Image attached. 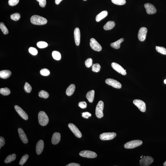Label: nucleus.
Instances as JSON below:
<instances>
[{
	"label": "nucleus",
	"mask_w": 166,
	"mask_h": 166,
	"mask_svg": "<svg viewBox=\"0 0 166 166\" xmlns=\"http://www.w3.org/2000/svg\"><path fill=\"white\" fill-rule=\"evenodd\" d=\"M91 116V114L88 112H83L82 114V117L88 119Z\"/></svg>",
	"instance_id": "obj_44"
},
{
	"label": "nucleus",
	"mask_w": 166,
	"mask_h": 166,
	"mask_svg": "<svg viewBox=\"0 0 166 166\" xmlns=\"http://www.w3.org/2000/svg\"><path fill=\"white\" fill-rule=\"evenodd\" d=\"M80 155L83 157L90 158H95L97 156L95 152L89 150L82 151L80 152Z\"/></svg>",
	"instance_id": "obj_7"
},
{
	"label": "nucleus",
	"mask_w": 166,
	"mask_h": 166,
	"mask_svg": "<svg viewBox=\"0 0 166 166\" xmlns=\"http://www.w3.org/2000/svg\"><path fill=\"white\" fill-rule=\"evenodd\" d=\"M115 25V23L113 21H109L105 24L103 28L105 30L112 29Z\"/></svg>",
	"instance_id": "obj_23"
},
{
	"label": "nucleus",
	"mask_w": 166,
	"mask_h": 166,
	"mask_svg": "<svg viewBox=\"0 0 166 166\" xmlns=\"http://www.w3.org/2000/svg\"><path fill=\"white\" fill-rule=\"evenodd\" d=\"M112 66L113 69L115 70L117 72L121 74L122 75H126V71L123 68L118 64V63L115 62H113L112 64Z\"/></svg>",
	"instance_id": "obj_13"
},
{
	"label": "nucleus",
	"mask_w": 166,
	"mask_h": 166,
	"mask_svg": "<svg viewBox=\"0 0 166 166\" xmlns=\"http://www.w3.org/2000/svg\"><path fill=\"white\" fill-rule=\"evenodd\" d=\"M112 1L114 4L119 5H124L126 3V0H112Z\"/></svg>",
	"instance_id": "obj_34"
},
{
	"label": "nucleus",
	"mask_w": 166,
	"mask_h": 166,
	"mask_svg": "<svg viewBox=\"0 0 166 166\" xmlns=\"http://www.w3.org/2000/svg\"><path fill=\"white\" fill-rule=\"evenodd\" d=\"M142 141L140 140H135L126 143L124 145L125 148L127 149L134 148L141 145Z\"/></svg>",
	"instance_id": "obj_4"
},
{
	"label": "nucleus",
	"mask_w": 166,
	"mask_h": 166,
	"mask_svg": "<svg viewBox=\"0 0 166 166\" xmlns=\"http://www.w3.org/2000/svg\"><path fill=\"white\" fill-rule=\"evenodd\" d=\"M0 93L4 96L8 95L10 93V91L8 88H2L0 89Z\"/></svg>",
	"instance_id": "obj_27"
},
{
	"label": "nucleus",
	"mask_w": 166,
	"mask_h": 166,
	"mask_svg": "<svg viewBox=\"0 0 166 166\" xmlns=\"http://www.w3.org/2000/svg\"><path fill=\"white\" fill-rule=\"evenodd\" d=\"M144 7L148 14H153L156 13V8L152 4L150 3L146 4H144Z\"/></svg>",
	"instance_id": "obj_15"
},
{
	"label": "nucleus",
	"mask_w": 166,
	"mask_h": 166,
	"mask_svg": "<svg viewBox=\"0 0 166 166\" xmlns=\"http://www.w3.org/2000/svg\"><path fill=\"white\" fill-rule=\"evenodd\" d=\"M16 155L15 153L9 155L6 158L5 160H4V162L6 163H8L11 162L12 161H14L16 159Z\"/></svg>",
	"instance_id": "obj_26"
},
{
	"label": "nucleus",
	"mask_w": 166,
	"mask_h": 166,
	"mask_svg": "<svg viewBox=\"0 0 166 166\" xmlns=\"http://www.w3.org/2000/svg\"><path fill=\"white\" fill-rule=\"evenodd\" d=\"M75 89V86L74 84H71L67 89L66 94L68 96H71L73 94Z\"/></svg>",
	"instance_id": "obj_24"
},
{
	"label": "nucleus",
	"mask_w": 166,
	"mask_h": 166,
	"mask_svg": "<svg viewBox=\"0 0 166 166\" xmlns=\"http://www.w3.org/2000/svg\"><path fill=\"white\" fill-rule=\"evenodd\" d=\"M38 118L39 123L41 126H45L48 124L49 120L48 115L45 112L41 111L39 112Z\"/></svg>",
	"instance_id": "obj_2"
},
{
	"label": "nucleus",
	"mask_w": 166,
	"mask_h": 166,
	"mask_svg": "<svg viewBox=\"0 0 166 166\" xmlns=\"http://www.w3.org/2000/svg\"><path fill=\"white\" fill-rule=\"evenodd\" d=\"M15 108L16 112L21 118L25 120L28 119V115L20 107L17 105H16L15 106Z\"/></svg>",
	"instance_id": "obj_14"
},
{
	"label": "nucleus",
	"mask_w": 166,
	"mask_h": 166,
	"mask_svg": "<svg viewBox=\"0 0 166 166\" xmlns=\"http://www.w3.org/2000/svg\"><path fill=\"white\" fill-rule=\"evenodd\" d=\"M95 91L93 90L89 91L87 93L86 97L88 101L90 103H92L93 101L94 97Z\"/></svg>",
	"instance_id": "obj_22"
},
{
	"label": "nucleus",
	"mask_w": 166,
	"mask_h": 166,
	"mask_svg": "<svg viewBox=\"0 0 166 166\" xmlns=\"http://www.w3.org/2000/svg\"><path fill=\"white\" fill-rule=\"evenodd\" d=\"M5 144V139L2 137H0V149Z\"/></svg>",
	"instance_id": "obj_45"
},
{
	"label": "nucleus",
	"mask_w": 166,
	"mask_h": 166,
	"mask_svg": "<svg viewBox=\"0 0 166 166\" xmlns=\"http://www.w3.org/2000/svg\"><path fill=\"white\" fill-rule=\"evenodd\" d=\"M29 52L33 55L36 56L38 53L37 50L36 48L30 47L29 49Z\"/></svg>",
	"instance_id": "obj_40"
},
{
	"label": "nucleus",
	"mask_w": 166,
	"mask_h": 166,
	"mask_svg": "<svg viewBox=\"0 0 166 166\" xmlns=\"http://www.w3.org/2000/svg\"><path fill=\"white\" fill-rule=\"evenodd\" d=\"M163 165L164 166H166V161L164 163Z\"/></svg>",
	"instance_id": "obj_48"
},
{
	"label": "nucleus",
	"mask_w": 166,
	"mask_h": 166,
	"mask_svg": "<svg viewBox=\"0 0 166 166\" xmlns=\"http://www.w3.org/2000/svg\"><path fill=\"white\" fill-rule=\"evenodd\" d=\"M20 18V15L19 13H16L10 16V18L13 20L17 21L19 20Z\"/></svg>",
	"instance_id": "obj_36"
},
{
	"label": "nucleus",
	"mask_w": 166,
	"mask_h": 166,
	"mask_svg": "<svg viewBox=\"0 0 166 166\" xmlns=\"http://www.w3.org/2000/svg\"><path fill=\"white\" fill-rule=\"evenodd\" d=\"M19 0H9V5L12 6H13L17 5L19 3Z\"/></svg>",
	"instance_id": "obj_41"
},
{
	"label": "nucleus",
	"mask_w": 166,
	"mask_h": 166,
	"mask_svg": "<svg viewBox=\"0 0 166 166\" xmlns=\"http://www.w3.org/2000/svg\"><path fill=\"white\" fill-rule=\"evenodd\" d=\"M104 106V103L102 101H100L97 103L95 109V115L97 118H101L103 117V110Z\"/></svg>",
	"instance_id": "obj_3"
},
{
	"label": "nucleus",
	"mask_w": 166,
	"mask_h": 166,
	"mask_svg": "<svg viewBox=\"0 0 166 166\" xmlns=\"http://www.w3.org/2000/svg\"><path fill=\"white\" fill-rule=\"evenodd\" d=\"M61 140V135L59 132H55L53 134L52 138V143L53 145L59 143Z\"/></svg>",
	"instance_id": "obj_19"
},
{
	"label": "nucleus",
	"mask_w": 166,
	"mask_h": 166,
	"mask_svg": "<svg viewBox=\"0 0 166 166\" xmlns=\"http://www.w3.org/2000/svg\"><path fill=\"white\" fill-rule=\"evenodd\" d=\"M83 1H87V0H83Z\"/></svg>",
	"instance_id": "obj_50"
},
{
	"label": "nucleus",
	"mask_w": 166,
	"mask_h": 166,
	"mask_svg": "<svg viewBox=\"0 0 166 166\" xmlns=\"http://www.w3.org/2000/svg\"><path fill=\"white\" fill-rule=\"evenodd\" d=\"M156 49L158 52L166 55V49L164 47L156 46Z\"/></svg>",
	"instance_id": "obj_33"
},
{
	"label": "nucleus",
	"mask_w": 166,
	"mask_h": 166,
	"mask_svg": "<svg viewBox=\"0 0 166 166\" xmlns=\"http://www.w3.org/2000/svg\"><path fill=\"white\" fill-rule=\"evenodd\" d=\"M0 28L3 32L4 34L5 35L8 34L9 32L8 30L7 29L6 27L4 25V23L1 22L0 24Z\"/></svg>",
	"instance_id": "obj_30"
},
{
	"label": "nucleus",
	"mask_w": 166,
	"mask_h": 166,
	"mask_svg": "<svg viewBox=\"0 0 166 166\" xmlns=\"http://www.w3.org/2000/svg\"><path fill=\"white\" fill-rule=\"evenodd\" d=\"M79 106L82 109H85L87 107V104L86 102H81L79 103Z\"/></svg>",
	"instance_id": "obj_43"
},
{
	"label": "nucleus",
	"mask_w": 166,
	"mask_h": 166,
	"mask_svg": "<svg viewBox=\"0 0 166 166\" xmlns=\"http://www.w3.org/2000/svg\"><path fill=\"white\" fill-rule=\"evenodd\" d=\"M29 158V155L28 154H26L24 155L21 158L20 161H19V164L21 165H24V164L26 162L27 160Z\"/></svg>",
	"instance_id": "obj_32"
},
{
	"label": "nucleus",
	"mask_w": 166,
	"mask_h": 166,
	"mask_svg": "<svg viewBox=\"0 0 166 166\" xmlns=\"http://www.w3.org/2000/svg\"><path fill=\"white\" fill-rule=\"evenodd\" d=\"M68 126L70 129L72 131L76 137L79 138L81 137L82 134L81 132L75 125L72 123H70L68 124Z\"/></svg>",
	"instance_id": "obj_12"
},
{
	"label": "nucleus",
	"mask_w": 166,
	"mask_h": 166,
	"mask_svg": "<svg viewBox=\"0 0 166 166\" xmlns=\"http://www.w3.org/2000/svg\"><path fill=\"white\" fill-rule=\"evenodd\" d=\"M39 2V5L41 7H45L46 5V0H36Z\"/></svg>",
	"instance_id": "obj_42"
},
{
	"label": "nucleus",
	"mask_w": 166,
	"mask_h": 166,
	"mask_svg": "<svg viewBox=\"0 0 166 166\" xmlns=\"http://www.w3.org/2000/svg\"><path fill=\"white\" fill-rule=\"evenodd\" d=\"M39 96L40 97L46 99L48 98L49 95L47 91L42 90L39 92Z\"/></svg>",
	"instance_id": "obj_28"
},
{
	"label": "nucleus",
	"mask_w": 166,
	"mask_h": 166,
	"mask_svg": "<svg viewBox=\"0 0 166 166\" xmlns=\"http://www.w3.org/2000/svg\"><path fill=\"white\" fill-rule=\"evenodd\" d=\"M107 84L113 87L120 89L121 87V85L117 81L111 79H106L105 81Z\"/></svg>",
	"instance_id": "obj_11"
},
{
	"label": "nucleus",
	"mask_w": 166,
	"mask_h": 166,
	"mask_svg": "<svg viewBox=\"0 0 166 166\" xmlns=\"http://www.w3.org/2000/svg\"><path fill=\"white\" fill-rule=\"evenodd\" d=\"M153 159L150 156H144L140 160V164L141 166H148L153 162Z\"/></svg>",
	"instance_id": "obj_6"
},
{
	"label": "nucleus",
	"mask_w": 166,
	"mask_h": 166,
	"mask_svg": "<svg viewBox=\"0 0 166 166\" xmlns=\"http://www.w3.org/2000/svg\"><path fill=\"white\" fill-rule=\"evenodd\" d=\"M24 88V90L27 93H30L31 92L32 90L31 86L29 84L27 83V82H26Z\"/></svg>",
	"instance_id": "obj_35"
},
{
	"label": "nucleus",
	"mask_w": 166,
	"mask_h": 166,
	"mask_svg": "<svg viewBox=\"0 0 166 166\" xmlns=\"http://www.w3.org/2000/svg\"><path fill=\"white\" fill-rule=\"evenodd\" d=\"M52 56L53 58L56 60H59L61 59L60 53L58 51H53L52 53Z\"/></svg>",
	"instance_id": "obj_29"
},
{
	"label": "nucleus",
	"mask_w": 166,
	"mask_h": 166,
	"mask_svg": "<svg viewBox=\"0 0 166 166\" xmlns=\"http://www.w3.org/2000/svg\"><path fill=\"white\" fill-rule=\"evenodd\" d=\"M100 68L101 66L99 64H94L92 65V70L94 72H98L100 71Z\"/></svg>",
	"instance_id": "obj_31"
},
{
	"label": "nucleus",
	"mask_w": 166,
	"mask_h": 166,
	"mask_svg": "<svg viewBox=\"0 0 166 166\" xmlns=\"http://www.w3.org/2000/svg\"><path fill=\"white\" fill-rule=\"evenodd\" d=\"M11 74V71L7 70H4L0 71V77L2 79H6L8 78Z\"/></svg>",
	"instance_id": "obj_20"
},
{
	"label": "nucleus",
	"mask_w": 166,
	"mask_h": 166,
	"mask_svg": "<svg viewBox=\"0 0 166 166\" xmlns=\"http://www.w3.org/2000/svg\"><path fill=\"white\" fill-rule=\"evenodd\" d=\"M18 132L20 138L22 142L24 144H27L28 142V140L24 130L21 128H19L18 129Z\"/></svg>",
	"instance_id": "obj_18"
},
{
	"label": "nucleus",
	"mask_w": 166,
	"mask_h": 166,
	"mask_svg": "<svg viewBox=\"0 0 166 166\" xmlns=\"http://www.w3.org/2000/svg\"><path fill=\"white\" fill-rule=\"evenodd\" d=\"M147 30L145 27H141L140 28L138 34V37L139 40L142 42L145 40L147 36Z\"/></svg>",
	"instance_id": "obj_10"
},
{
	"label": "nucleus",
	"mask_w": 166,
	"mask_h": 166,
	"mask_svg": "<svg viewBox=\"0 0 166 166\" xmlns=\"http://www.w3.org/2000/svg\"><path fill=\"white\" fill-rule=\"evenodd\" d=\"M133 103L138 107L141 112H145L146 107L145 103L142 100L139 99H135L134 100Z\"/></svg>",
	"instance_id": "obj_8"
},
{
	"label": "nucleus",
	"mask_w": 166,
	"mask_h": 166,
	"mask_svg": "<svg viewBox=\"0 0 166 166\" xmlns=\"http://www.w3.org/2000/svg\"><path fill=\"white\" fill-rule=\"evenodd\" d=\"M44 147V143L43 140H41L38 141L36 144V150L38 155H40L43 151Z\"/></svg>",
	"instance_id": "obj_17"
},
{
	"label": "nucleus",
	"mask_w": 166,
	"mask_h": 166,
	"mask_svg": "<svg viewBox=\"0 0 166 166\" xmlns=\"http://www.w3.org/2000/svg\"><path fill=\"white\" fill-rule=\"evenodd\" d=\"M74 36L76 45L78 46L80 45V32L79 28L76 27L74 29Z\"/></svg>",
	"instance_id": "obj_16"
},
{
	"label": "nucleus",
	"mask_w": 166,
	"mask_h": 166,
	"mask_svg": "<svg viewBox=\"0 0 166 166\" xmlns=\"http://www.w3.org/2000/svg\"><path fill=\"white\" fill-rule=\"evenodd\" d=\"M40 73L42 75L47 76L49 75L50 72L48 69H46V68H44V69L41 70Z\"/></svg>",
	"instance_id": "obj_38"
},
{
	"label": "nucleus",
	"mask_w": 166,
	"mask_h": 166,
	"mask_svg": "<svg viewBox=\"0 0 166 166\" xmlns=\"http://www.w3.org/2000/svg\"><path fill=\"white\" fill-rule=\"evenodd\" d=\"M116 135L114 132H105L100 135V138L102 140H109L114 139Z\"/></svg>",
	"instance_id": "obj_5"
},
{
	"label": "nucleus",
	"mask_w": 166,
	"mask_h": 166,
	"mask_svg": "<svg viewBox=\"0 0 166 166\" xmlns=\"http://www.w3.org/2000/svg\"><path fill=\"white\" fill-rule=\"evenodd\" d=\"M37 45L39 48H43L48 47V44L45 42L40 41L38 42Z\"/></svg>",
	"instance_id": "obj_37"
},
{
	"label": "nucleus",
	"mask_w": 166,
	"mask_h": 166,
	"mask_svg": "<svg viewBox=\"0 0 166 166\" xmlns=\"http://www.w3.org/2000/svg\"><path fill=\"white\" fill-rule=\"evenodd\" d=\"M85 64L87 68H89L92 66L93 60L91 58L88 59L85 61Z\"/></svg>",
	"instance_id": "obj_39"
},
{
	"label": "nucleus",
	"mask_w": 166,
	"mask_h": 166,
	"mask_svg": "<svg viewBox=\"0 0 166 166\" xmlns=\"http://www.w3.org/2000/svg\"><path fill=\"white\" fill-rule=\"evenodd\" d=\"M30 21L32 24L36 25H43L47 23V19L42 17L34 15L30 18Z\"/></svg>",
	"instance_id": "obj_1"
},
{
	"label": "nucleus",
	"mask_w": 166,
	"mask_h": 166,
	"mask_svg": "<svg viewBox=\"0 0 166 166\" xmlns=\"http://www.w3.org/2000/svg\"><path fill=\"white\" fill-rule=\"evenodd\" d=\"M108 13L107 11L104 10L101 12L97 15L96 17V20L97 22L101 21L107 16Z\"/></svg>",
	"instance_id": "obj_21"
},
{
	"label": "nucleus",
	"mask_w": 166,
	"mask_h": 166,
	"mask_svg": "<svg viewBox=\"0 0 166 166\" xmlns=\"http://www.w3.org/2000/svg\"><path fill=\"white\" fill-rule=\"evenodd\" d=\"M164 83L165 84H166V80H164Z\"/></svg>",
	"instance_id": "obj_49"
},
{
	"label": "nucleus",
	"mask_w": 166,
	"mask_h": 166,
	"mask_svg": "<svg viewBox=\"0 0 166 166\" xmlns=\"http://www.w3.org/2000/svg\"><path fill=\"white\" fill-rule=\"evenodd\" d=\"M62 1V0H55V3L56 4H57V5L59 4Z\"/></svg>",
	"instance_id": "obj_47"
},
{
	"label": "nucleus",
	"mask_w": 166,
	"mask_h": 166,
	"mask_svg": "<svg viewBox=\"0 0 166 166\" xmlns=\"http://www.w3.org/2000/svg\"><path fill=\"white\" fill-rule=\"evenodd\" d=\"M90 45L92 49L97 51H101L102 47L95 39L94 38H91L90 42Z\"/></svg>",
	"instance_id": "obj_9"
},
{
	"label": "nucleus",
	"mask_w": 166,
	"mask_h": 166,
	"mask_svg": "<svg viewBox=\"0 0 166 166\" xmlns=\"http://www.w3.org/2000/svg\"><path fill=\"white\" fill-rule=\"evenodd\" d=\"M124 39L123 38H121L118 40L110 44L112 48L118 49H119L120 47V44L124 41Z\"/></svg>",
	"instance_id": "obj_25"
},
{
	"label": "nucleus",
	"mask_w": 166,
	"mask_h": 166,
	"mask_svg": "<svg viewBox=\"0 0 166 166\" xmlns=\"http://www.w3.org/2000/svg\"><path fill=\"white\" fill-rule=\"evenodd\" d=\"M80 164L76 163H72L68 164L66 165V166H80Z\"/></svg>",
	"instance_id": "obj_46"
}]
</instances>
